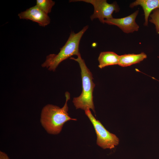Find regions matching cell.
I'll return each instance as SVG.
<instances>
[{"label": "cell", "instance_id": "1", "mask_svg": "<svg viewBox=\"0 0 159 159\" xmlns=\"http://www.w3.org/2000/svg\"><path fill=\"white\" fill-rule=\"evenodd\" d=\"M65 96L66 102L63 107L60 108L56 105L48 104L42 110L40 122L43 127L50 134H58L66 122L70 120H77L71 118L68 113L67 102L70 99V93L66 92Z\"/></svg>", "mask_w": 159, "mask_h": 159}, {"label": "cell", "instance_id": "2", "mask_svg": "<svg viewBox=\"0 0 159 159\" xmlns=\"http://www.w3.org/2000/svg\"><path fill=\"white\" fill-rule=\"evenodd\" d=\"M88 28V25L84 26L77 33L72 32L65 44L60 49L57 54H51L46 57L45 62L41 65L50 71H55L59 64L63 61L74 55H80L79 51V44L83 35Z\"/></svg>", "mask_w": 159, "mask_h": 159}, {"label": "cell", "instance_id": "3", "mask_svg": "<svg viewBox=\"0 0 159 159\" xmlns=\"http://www.w3.org/2000/svg\"><path fill=\"white\" fill-rule=\"evenodd\" d=\"M77 57V58L71 57L70 59L77 62L79 64L81 71L82 91L80 96L74 98L72 102L76 109H81L85 111L91 109L95 113L93 92L95 85L93 81L92 74L81 55Z\"/></svg>", "mask_w": 159, "mask_h": 159}, {"label": "cell", "instance_id": "4", "mask_svg": "<svg viewBox=\"0 0 159 159\" xmlns=\"http://www.w3.org/2000/svg\"><path fill=\"white\" fill-rule=\"evenodd\" d=\"M85 111L95 130L97 136V144L104 149H112L117 145L119 142L118 137L107 131L100 122L95 118L90 109Z\"/></svg>", "mask_w": 159, "mask_h": 159}, {"label": "cell", "instance_id": "5", "mask_svg": "<svg viewBox=\"0 0 159 159\" xmlns=\"http://www.w3.org/2000/svg\"><path fill=\"white\" fill-rule=\"evenodd\" d=\"M83 1L91 4L94 8L93 14L90 16L91 20L98 19L103 24L105 19H109L113 18L112 14L115 11L119 12L120 9L116 1L112 4L107 2L106 0H74L70 2Z\"/></svg>", "mask_w": 159, "mask_h": 159}, {"label": "cell", "instance_id": "6", "mask_svg": "<svg viewBox=\"0 0 159 159\" xmlns=\"http://www.w3.org/2000/svg\"><path fill=\"white\" fill-rule=\"evenodd\" d=\"M139 11L138 10H137L131 14L123 18H113L105 19L104 23L110 25L116 26L126 33L137 31L139 29V26L136 22L135 19Z\"/></svg>", "mask_w": 159, "mask_h": 159}, {"label": "cell", "instance_id": "7", "mask_svg": "<svg viewBox=\"0 0 159 159\" xmlns=\"http://www.w3.org/2000/svg\"><path fill=\"white\" fill-rule=\"evenodd\" d=\"M18 16L20 19L31 20L37 23L39 26L43 27L47 25L50 22L48 15L36 5L19 13Z\"/></svg>", "mask_w": 159, "mask_h": 159}, {"label": "cell", "instance_id": "8", "mask_svg": "<svg viewBox=\"0 0 159 159\" xmlns=\"http://www.w3.org/2000/svg\"><path fill=\"white\" fill-rule=\"evenodd\" d=\"M139 5L142 7L143 10L145 19L144 25L147 26L150 13L154 9H159V0H137L130 4V7L132 8Z\"/></svg>", "mask_w": 159, "mask_h": 159}, {"label": "cell", "instance_id": "9", "mask_svg": "<svg viewBox=\"0 0 159 159\" xmlns=\"http://www.w3.org/2000/svg\"><path fill=\"white\" fill-rule=\"evenodd\" d=\"M120 55L111 51L101 52L98 57V67L102 69L105 67L118 65Z\"/></svg>", "mask_w": 159, "mask_h": 159}, {"label": "cell", "instance_id": "10", "mask_svg": "<svg viewBox=\"0 0 159 159\" xmlns=\"http://www.w3.org/2000/svg\"><path fill=\"white\" fill-rule=\"evenodd\" d=\"M147 57L146 54L144 52L138 54H129L120 55L118 65L122 67L130 66L139 63Z\"/></svg>", "mask_w": 159, "mask_h": 159}, {"label": "cell", "instance_id": "11", "mask_svg": "<svg viewBox=\"0 0 159 159\" xmlns=\"http://www.w3.org/2000/svg\"><path fill=\"white\" fill-rule=\"evenodd\" d=\"M55 2L52 0H37L36 5L46 14L51 12L52 9Z\"/></svg>", "mask_w": 159, "mask_h": 159}, {"label": "cell", "instance_id": "12", "mask_svg": "<svg viewBox=\"0 0 159 159\" xmlns=\"http://www.w3.org/2000/svg\"><path fill=\"white\" fill-rule=\"evenodd\" d=\"M150 17L151 19L149 20V21L155 25L156 32L159 34V9L153 10Z\"/></svg>", "mask_w": 159, "mask_h": 159}, {"label": "cell", "instance_id": "13", "mask_svg": "<svg viewBox=\"0 0 159 159\" xmlns=\"http://www.w3.org/2000/svg\"><path fill=\"white\" fill-rule=\"evenodd\" d=\"M0 159H9L7 155L2 151L0 152Z\"/></svg>", "mask_w": 159, "mask_h": 159}]
</instances>
